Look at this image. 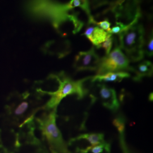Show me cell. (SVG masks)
I'll use <instances>...</instances> for the list:
<instances>
[{"label":"cell","instance_id":"obj_17","mask_svg":"<svg viewBox=\"0 0 153 153\" xmlns=\"http://www.w3.org/2000/svg\"><path fill=\"white\" fill-rule=\"evenodd\" d=\"M88 25H95L99 27L104 30V31L110 33L111 31V23L109 22L108 19H105L103 21H97L94 16H92L89 18H88Z\"/></svg>","mask_w":153,"mask_h":153},{"label":"cell","instance_id":"obj_19","mask_svg":"<svg viewBox=\"0 0 153 153\" xmlns=\"http://www.w3.org/2000/svg\"><path fill=\"white\" fill-rule=\"evenodd\" d=\"M113 43H114V38H113V36L112 35L108 38L103 43L100 44L97 47V48L98 49L100 48H103L105 51V55H108L112 49Z\"/></svg>","mask_w":153,"mask_h":153},{"label":"cell","instance_id":"obj_18","mask_svg":"<svg viewBox=\"0 0 153 153\" xmlns=\"http://www.w3.org/2000/svg\"><path fill=\"white\" fill-rule=\"evenodd\" d=\"M144 54L149 57L153 56V31L150 33L148 38L145 40L143 45Z\"/></svg>","mask_w":153,"mask_h":153},{"label":"cell","instance_id":"obj_15","mask_svg":"<svg viewBox=\"0 0 153 153\" xmlns=\"http://www.w3.org/2000/svg\"><path fill=\"white\" fill-rule=\"evenodd\" d=\"M104 138V134L102 133L82 134L77 137L71 139L70 140L69 143L71 144V143H73L77 141L85 140L91 144L90 146H95L105 142Z\"/></svg>","mask_w":153,"mask_h":153},{"label":"cell","instance_id":"obj_9","mask_svg":"<svg viewBox=\"0 0 153 153\" xmlns=\"http://www.w3.org/2000/svg\"><path fill=\"white\" fill-rule=\"evenodd\" d=\"M96 91V96L91 95L93 100L99 99L104 107L114 112L119 109L120 104L114 88H108L104 84H98Z\"/></svg>","mask_w":153,"mask_h":153},{"label":"cell","instance_id":"obj_4","mask_svg":"<svg viewBox=\"0 0 153 153\" xmlns=\"http://www.w3.org/2000/svg\"><path fill=\"white\" fill-rule=\"evenodd\" d=\"M46 111L40 117L35 118L43 137L48 142L51 150L57 153H71L56 124L57 108Z\"/></svg>","mask_w":153,"mask_h":153},{"label":"cell","instance_id":"obj_16","mask_svg":"<svg viewBox=\"0 0 153 153\" xmlns=\"http://www.w3.org/2000/svg\"><path fill=\"white\" fill-rule=\"evenodd\" d=\"M67 4L68 8L73 10L76 7H79L88 16V18L93 16L91 14L90 4L89 0H71Z\"/></svg>","mask_w":153,"mask_h":153},{"label":"cell","instance_id":"obj_22","mask_svg":"<svg viewBox=\"0 0 153 153\" xmlns=\"http://www.w3.org/2000/svg\"><path fill=\"white\" fill-rule=\"evenodd\" d=\"M51 152L52 153H57L56 152H55V150H51Z\"/></svg>","mask_w":153,"mask_h":153},{"label":"cell","instance_id":"obj_1","mask_svg":"<svg viewBox=\"0 0 153 153\" xmlns=\"http://www.w3.org/2000/svg\"><path fill=\"white\" fill-rule=\"evenodd\" d=\"M23 8L32 20L50 22L62 37L76 34L84 26L77 12L58 0H25Z\"/></svg>","mask_w":153,"mask_h":153},{"label":"cell","instance_id":"obj_20","mask_svg":"<svg viewBox=\"0 0 153 153\" xmlns=\"http://www.w3.org/2000/svg\"><path fill=\"white\" fill-rule=\"evenodd\" d=\"M129 27H130L126 26L122 23L116 22L115 26L111 28L110 33L111 34H119L120 33H122Z\"/></svg>","mask_w":153,"mask_h":153},{"label":"cell","instance_id":"obj_7","mask_svg":"<svg viewBox=\"0 0 153 153\" xmlns=\"http://www.w3.org/2000/svg\"><path fill=\"white\" fill-rule=\"evenodd\" d=\"M130 60L121 49L116 46L108 55L102 57L97 69V75H102L109 72L131 71Z\"/></svg>","mask_w":153,"mask_h":153},{"label":"cell","instance_id":"obj_21","mask_svg":"<svg viewBox=\"0 0 153 153\" xmlns=\"http://www.w3.org/2000/svg\"><path fill=\"white\" fill-rule=\"evenodd\" d=\"M89 1L90 4H91L93 8L95 9L108 4H111L114 1V0H89Z\"/></svg>","mask_w":153,"mask_h":153},{"label":"cell","instance_id":"obj_11","mask_svg":"<svg viewBox=\"0 0 153 153\" xmlns=\"http://www.w3.org/2000/svg\"><path fill=\"white\" fill-rule=\"evenodd\" d=\"M86 28L82 35L85 36L97 48L99 45L112 35L97 26L91 25Z\"/></svg>","mask_w":153,"mask_h":153},{"label":"cell","instance_id":"obj_13","mask_svg":"<svg viewBox=\"0 0 153 153\" xmlns=\"http://www.w3.org/2000/svg\"><path fill=\"white\" fill-rule=\"evenodd\" d=\"M130 71L134 73L133 79L140 81L145 76H151L153 75V65L149 61H143L134 67H131Z\"/></svg>","mask_w":153,"mask_h":153},{"label":"cell","instance_id":"obj_10","mask_svg":"<svg viewBox=\"0 0 153 153\" xmlns=\"http://www.w3.org/2000/svg\"><path fill=\"white\" fill-rule=\"evenodd\" d=\"M45 53L63 58L71 52V43L69 40H51L47 42L42 48Z\"/></svg>","mask_w":153,"mask_h":153},{"label":"cell","instance_id":"obj_6","mask_svg":"<svg viewBox=\"0 0 153 153\" xmlns=\"http://www.w3.org/2000/svg\"><path fill=\"white\" fill-rule=\"evenodd\" d=\"M107 11L114 16L116 22L131 27L137 24L142 16L140 0H116Z\"/></svg>","mask_w":153,"mask_h":153},{"label":"cell","instance_id":"obj_2","mask_svg":"<svg viewBox=\"0 0 153 153\" xmlns=\"http://www.w3.org/2000/svg\"><path fill=\"white\" fill-rule=\"evenodd\" d=\"M56 75L58 86L55 91L47 94L51 96V98L43 107V109L45 110L57 108L62 99L68 95L76 94L78 99H81L86 96L88 93V90L84 85L88 81V77L78 81H74L66 76L64 72H61Z\"/></svg>","mask_w":153,"mask_h":153},{"label":"cell","instance_id":"obj_12","mask_svg":"<svg viewBox=\"0 0 153 153\" xmlns=\"http://www.w3.org/2000/svg\"><path fill=\"white\" fill-rule=\"evenodd\" d=\"M130 76V74L126 71L109 72L102 75L91 76L90 80L91 82H119L124 78H128Z\"/></svg>","mask_w":153,"mask_h":153},{"label":"cell","instance_id":"obj_8","mask_svg":"<svg viewBox=\"0 0 153 153\" xmlns=\"http://www.w3.org/2000/svg\"><path fill=\"white\" fill-rule=\"evenodd\" d=\"M100 59L95 51V48L85 52H79L75 57L73 64L76 71H96L98 68Z\"/></svg>","mask_w":153,"mask_h":153},{"label":"cell","instance_id":"obj_5","mask_svg":"<svg viewBox=\"0 0 153 153\" xmlns=\"http://www.w3.org/2000/svg\"><path fill=\"white\" fill-rule=\"evenodd\" d=\"M18 98L9 104H7L5 109L6 114L15 122L23 120V123L28 119L35 117L39 109H43V107L37 105L38 97L33 99L31 94L28 92L16 95Z\"/></svg>","mask_w":153,"mask_h":153},{"label":"cell","instance_id":"obj_3","mask_svg":"<svg viewBox=\"0 0 153 153\" xmlns=\"http://www.w3.org/2000/svg\"><path fill=\"white\" fill-rule=\"evenodd\" d=\"M119 47L126 53L129 60L137 62L144 57L145 29L137 23L119 34Z\"/></svg>","mask_w":153,"mask_h":153},{"label":"cell","instance_id":"obj_14","mask_svg":"<svg viewBox=\"0 0 153 153\" xmlns=\"http://www.w3.org/2000/svg\"><path fill=\"white\" fill-rule=\"evenodd\" d=\"M113 124L116 128L120 134V141L123 153H129L127 146L126 145L124 138L125 133V126H126V119L124 116L120 115L117 116L113 120Z\"/></svg>","mask_w":153,"mask_h":153}]
</instances>
